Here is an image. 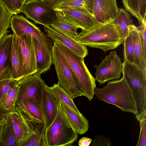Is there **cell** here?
<instances>
[{
    "mask_svg": "<svg viewBox=\"0 0 146 146\" xmlns=\"http://www.w3.org/2000/svg\"><path fill=\"white\" fill-rule=\"evenodd\" d=\"M46 129L45 123L38 124L33 133L22 146H46L45 139Z\"/></svg>",
    "mask_w": 146,
    "mask_h": 146,
    "instance_id": "cell-25",
    "label": "cell"
},
{
    "mask_svg": "<svg viewBox=\"0 0 146 146\" xmlns=\"http://www.w3.org/2000/svg\"><path fill=\"white\" fill-rule=\"evenodd\" d=\"M94 94L99 100L115 106L123 111L136 113L134 98L123 75L119 80L108 82L102 88L96 87Z\"/></svg>",
    "mask_w": 146,
    "mask_h": 146,
    "instance_id": "cell-2",
    "label": "cell"
},
{
    "mask_svg": "<svg viewBox=\"0 0 146 146\" xmlns=\"http://www.w3.org/2000/svg\"><path fill=\"white\" fill-rule=\"evenodd\" d=\"M19 89V86L16 85L11 88L7 95L0 100V106L9 112L15 108Z\"/></svg>",
    "mask_w": 146,
    "mask_h": 146,
    "instance_id": "cell-29",
    "label": "cell"
},
{
    "mask_svg": "<svg viewBox=\"0 0 146 146\" xmlns=\"http://www.w3.org/2000/svg\"><path fill=\"white\" fill-rule=\"evenodd\" d=\"M13 34L10 67L12 79L17 82L22 79V71L21 58L16 36Z\"/></svg>",
    "mask_w": 146,
    "mask_h": 146,
    "instance_id": "cell-21",
    "label": "cell"
},
{
    "mask_svg": "<svg viewBox=\"0 0 146 146\" xmlns=\"http://www.w3.org/2000/svg\"><path fill=\"white\" fill-rule=\"evenodd\" d=\"M62 110L69 123L78 134L85 133L89 128L88 121L81 113H78L60 101Z\"/></svg>",
    "mask_w": 146,
    "mask_h": 146,
    "instance_id": "cell-19",
    "label": "cell"
},
{
    "mask_svg": "<svg viewBox=\"0 0 146 146\" xmlns=\"http://www.w3.org/2000/svg\"><path fill=\"white\" fill-rule=\"evenodd\" d=\"M112 21L124 38L128 35V26L133 23V20L128 12L123 8L119 9Z\"/></svg>",
    "mask_w": 146,
    "mask_h": 146,
    "instance_id": "cell-26",
    "label": "cell"
},
{
    "mask_svg": "<svg viewBox=\"0 0 146 146\" xmlns=\"http://www.w3.org/2000/svg\"><path fill=\"white\" fill-rule=\"evenodd\" d=\"M9 112L0 106V124L5 122L8 119Z\"/></svg>",
    "mask_w": 146,
    "mask_h": 146,
    "instance_id": "cell-39",
    "label": "cell"
},
{
    "mask_svg": "<svg viewBox=\"0 0 146 146\" xmlns=\"http://www.w3.org/2000/svg\"><path fill=\"white\" fill-rule=\"evenodd\" d=\"M25 2V0H0V3L13 15L21 12Z\"/></svg>",
    "mask_w": 146,
    "mask_h": 146,
    "instance_id": "cell-32",
    "label": "cell"
},
{
    "mask_svg": "<svg viewBox=\"0 0 146 146\" xmlns=\"http://www.w3.org/2000/svg\"><path fill=\"white\" fill-rule=\"evenodd\" d=\"M137 27L139 32L144 52L146 54V20Z\"/></svg>",
    "mask_w": 146,
    "mask_h": 146,
    "instance_id": "cell-37",
    "label": "cell"
},
{
    "mask_svg": "<svg viewBox=\"0 0 146 146\" xmlns=\"http://www.w3.org/2000/svg\"><path fill=\"white\" fill-rule=\"evenodd\" d=\"M93 5V0H71L55 6L53 8L57 11L72 8H82L92 14Z\"/></svg>",
    "mask_w": 146,
    "mask_h": 146,
    "instance_id": "cell-27",
    "label": "cell"
},
{
    "mask_svg": "<svg viewBox=\"0 0 146 146\" xmlns=\"http://www.w3.org/2000/svg\"><path fill=\"white\" fill-rule=\"evenodd\" d=\"M57 14L58 19L50 26L58 31L78 42V33L77 32V30L78 27L65 18L60 11H57Z\"/></svg>",
    "mask_w": 146,
    "mask_h": 146,
    "instance_id": "cell-22",
    "label": "cell"
},
{
    "mask_svg": "<svg viewBox=\"0 0 146 146\" xmlns=\"http://www.w3.org/2000/svg\"><path fill=\"white\" fill-rule=\"evenodd\" d=\"M93 5L92 15L100 23L112 20L118 12L116 0H93Z\"/></svg>",
    "mask_w": 146,
    "mask_h": 146,
    "instance_id": "cell-14",
    "label": "cell"
},
{
    "mask_svg": "<svg viewBox=\"0 0 146 146\" xmlns=\"http://www.w3.org/2000/svg\"><path fill=\"white\" fill-rule=\"evenodd\" d=\"M37 72L41 74L48 71L53 63L52 49L43 46L34 38Z\"/></svg>",
    "mask_w": 146,
    "mask_h": 146,
    "instance_id": "cell-20",
    "label": "cell"
},
{
    "mask_svg": "<svg viewBox=\"0 0 146 146\" xmlns=\"http://www.w3.org/2000/svg\"><path fill=\"white\" fill-rule=\"evenodd\" d=\"M21 12L35 23L51 26L58 19L57 11L41 0H30L24 3Z\"/></svg>",
    "mask_w": 146,
    "mask_h": 146,
    "instance_id": "cell-7",
    "label": "cell"
},
{
    "mask_svg": "<svg viewBox=\"0 0 146 146\" xmlns=\"http://www.w3.org/2000/svg\"><path fill=\"white\" fill-rule=\"evenodd\" d=\"M10 27L16 36L28 35L33 36L44 47L52 49V41L33 23L22 15H13L11 22Z\"/></svg>",
    "mask_w": 146,
    "mask_h": 146,
    "instance_id": "cell-9",
    "label": "cell"
},
{
    "mask_svg": "<svg viewBox=\"0 0 146 146\" xmlns=\"http://www.w3.org/2000/svg\"><path fill=\"white\" fill-rule=\"evenodd\" d=\"M44 28L46 35L54 42L65 46L76 55L83 58L88 54L86 46L56 30L50 26H44Z\"/></svg>",
    "mask_w": 146,
    "mask_h": 146,
    "instance_id": "cell-13",
    "label": "cell"
},
{
    "mask_svg": "<svg viewBox=\"0 0 146 146\" xmlns=\"http://www.w3.org/2000/svg\"><path fill=\"white\" fill-rule=\"evenodd\" d=\"M140 132L137 146H146V118L139 121Z\"/></svg>",
    "mask_w": 146,
    "mask_h": 146,
    "instance_id": "cell-35",
    "label": "cell"
},
{
    "mask_svg": "<svg viewBox=\"0 0 146 146\" xmlns=\"http://www.w3.org/2000/svg\"><path fill=\"white\" fill-rule=\"evenodd\" d=\"M48 5L53 8L55 6L71 0H41Z\"/></svg>",
    "mask_w": 146,
    "mask_h": 146,
    "instance_id": "cell-38",
    "label": "cell"
},
{
    "mask_svg": "<svg viewBox=\"0 0 146 146\" xmlns=\"http://www.w3.org/2000/svg\"><path fill=\"white\" fill-rule=\"evenodd\" d=\"M122 72L131 92L136 105L146 102V76L135 64L124 61Z\"/></svg>",
    "mask_w": 146,
    "mask_h": 146,
    "instance_id": "cell-6",
    "label": "cell"
},
{
    "mask_svg": "<svg viewBox=\"0 0 146 146\" xmlns=\"http://www.w3.org/2000/svg\"><path fill=\"white\" fill-rule=\"evenodd\" d=\"M122 63L115 51H111L101 63L94 67L96 69L95 79L102 85L111 80L119 79Z\"/></svg>",
    "mask_w": 146,
    "mask_h": 146,
    "instance_id": "cell-10",
    "label": "cell"
},
{
    "mask_svg": "<svg viewBox=\"0 0 146 146\" xmlns=\"http://www.w3.org/2000/svg\"><path fill=\"white\" fill-rule=\"evenodd\" d=\"M125 10L135 17L140 25L146 20V0H122Z\"/></svg>",
    "mask_w": 146,
    "mask_h": 146,
    "instance_id": "cell-23",
    "label": "cell"
},
{
    "mask_svg": "<svg viewBox=\"0 0 146 146\" xmlns=\"http://www.w3.org/2000/svg\"><path fill=\"white\" fill-rule=\"evenodd\" d=\"M13 34H7L0 42V75L10 66Z\"/></svg>",
    "mask_w": 146,
    "mask_h": 146,
    "instance_id": "cell-24",
    "label": "cell"
},
{
    "mask_svg": "<svg viewBox=\"0 0 146 146\" xmlns=\"http://www.w3.org/2000/svg\"><path fill=\"white\" fill-rule=\"evenodd\" d=\"M13 15L0 3V42L9 31L12 17Z\"/></svg>",
    "mask_w": 146,
    "mask_h": 146,
    "instance_id": "cell-30",
    "label": "cell"
},
{
    "mask_svg": "<svg viewBox=\"0 0 146 146\" xmlns=\"http://www.w3.org/2000/svg\"><path fill=\"white\" fill-rule=\"evenodd\" d=\"M16 106L29 122L35 125L45 123L42 109L32 99L25 100Z\"/></svg>",
    "mask_w": 146,
    "mask_h": 146,
    "instance_id": "cell-18",
    "label": "cell"
},
{
    "mask_svg": "<svg viewBox=\"0 0 146 146\" xmlns=\"http://www.w3.org/2000/svg\"><path fill=\"white\" fill-rule=\"evenodd\" d=\"M16 37L21 56L22 79L37 72L34 39L28 35Z\"/></svg>",
    "mask_w": 146,
    "mask_h": 146,
    "instance_id": "cell-11",
    "label": "cell"
},
{
    "mask_svg": "<svg viewBox=\"0 0 146 146\" xmlns=\"http://www.w3.org/2000/svg\"><path fill=\"white\" fill-rule=\"evenodd\" d=\"M60 100L46 85L44 89L42 97V110L46 128L53 122L58 112Z\"/></svg>",
    "mask_w": 146,
    "mask_h": 146,
    "instance_id": "cell-15",
    "label": "cell"
},
{
    "mask_svg": "<svg viewBox=\"0 0 146 146\" xmlns=\"http://www.w3.org/2000/svg\"><path fill=\"white\" fill-rule=\"evenodd\" d=\"M128 35L131 38L133 47L134 63L137 66L146 76V54L143 49L139 32L132 23L128 26Z\"/></svg>",
    "mask_w": 146,
    "mask_h": 146,
    "instance_id": "cell-17",
    "label": "cell"
},
{
    "mask_svg": "<svg viewBox=\"0 0 146 146\" xmlns=\"http://www.w3.org/2000/svg\"><path fill=\"white\" fill-rule=\"evenodd\" d=\"M50 88L51 91L61 101L70 106L76 111L80 113L73 102V99L59 85L58 83L54 84Z\"/></svg>",
    "mask_w": 146,
    "mask_h": 146,
    "instance_id": "cell-31",
    "label": "cell"
},
{
    "mask_svg": "<svg viewBox=\"0 0 146 146\" xmlns=\"http://www.w3.org/2000/svg\"></svg>",
    "mask_w": 146,
    "mask_h": 146,
    "instance_id": "cell-43",
    "label": "cell"
},
{
    "mask_svg": "<svg viewBox=\"0 0 146 146\" xmlns=\"http://www.w3.org/2000/svg\"><path fill=\"white\" fill-rule=\"evenodd\" d=\"M6 122L0 124V146L1 142V138L2 134L5 127Z\"/></svg>",
    "mask_w": 146,
    "mask_h": 146,
    "instance_id": "cell-41",
    "label": "cell"
},
{
    "mask_svg": "<svg viewBox=\"0 0 146 146\" xmlns=\"http://www.w3.org/2000/svg\"><path fill=\"white\" fill-rule=\"evenodd\" d=\"M9 116L15 131L17 146H22L38 124H34L28 121L16 105L13 111L9 112Z\"/></svg>",
    "mask_w": 146,
    "mask_h": 146,
    "instance_id": "cell-12",
    "label": "cell"
},
{
    "mask_svg": "<svg viewBox=\"0 0 146 146\" xmlns=\"http://www.w3.org/2000/svg\"><path fill=\"white\" fill-rule=\"evenodd\" d=\"M92 141V139L84 137L79 140L78 144L80 146H89Z\"/></svg>",
    "mask_w": 146,
    "mask_h": 146,
    "instance_id": "cell-40",
    "label": "cell"
},
{
    "mask_svg": "<svg viewBox=\"0 0 146 146\" xmlns=\"http://www.w3.org/2000/svg\"><path fill=\"white\" fill-rule=\"evenodd\" d=\"M55 43L62 56L73 73L85 96L90 101L94 95L96 80L92 75L84 61V58L76 54L65 46Z\"/></svg>",
    "mask_w": 146,
    "mask_h": 146,
    "instance_id": "cell-3",
    "label": "cell"
},
{
    "mask_svg": "<svg viewBox=\"0 0 146 146\" xmlns=\"http://www.w3.org/2000/svg\"><path fill=\"white\" fill-rule=\"evenodd\" d=\"M17 146L16 138L12 122L9 116L1 138L0 146Z\"/></svg>",
    "mask_w": 146,
    "mask_h": 146,
    "instance_id": "cell-28",
    "label": "cell"
},
{
    "mask_svg": "<svg viewBox=\"0 0 146 146\" xmlns=\"http://www.w3.org/2000/svg\"><path fill=\"white\" fill-rule=\"evenodd\" d=\"M26 1L27 0H25Z\"/></svg>",
    "mask_w": 146,
    "mask_h": 146,
    "instance_id": "cell-42",
    "label": "cell"
},
{
    "mask_svg": "<svg viewBox=\"0 0 146 146\" xmlns=\"http://www.w3.org/2000/svg\"><path fill=\"white\" fill-rule=\"evenodd\" d=\"M52 50L53 63L60 86L73 99L78 96H85L84 91L55 42Z\"/></svg>",
    "mask_w": 146,
    "mask_h": 146,
    "instance_id": "cell-5",
    "label": "cell"
},
{
    "mask_svg": "<svg viewBox=\"0 0 146 146\" xmlns=\"http://www.w3.org/2000/svg\"><path fill=\"white\" fill-rule=\"evenodd\" d=\"M41 75L36 72L17 82L19 89L16 105L25 100L31 98L36 102L42 110V95L46 84L41 78Z\"/></svg>",
    "mask_w": 146,
    "mask_h": 146,
    "instance_id": "cell-8",
    "label": "cell"
},
{
    "mask_svg": "<svg viewBox=\"0 0 146 146\" xmlns=\"http://www.w3.org/2000/svg\"><path fill=\"white\" fill-rule=\"evenodd\" d=\"M92 144V146H111V142L107 137L102 135H98L95 137Z\"/></svg>",
    "mask_w": 146,
    "mask_h": 146,
    "instance_id": "cell-36",
    "label": "cell"
},
{
    "mask_svg": "<svg viewBox=\"0 0 146 146\" xmlns=\"http://www.w3.org/2000/svg\"><path fill=\"white\" fill-rule=\"evenodd\" d=\"M17 82L11 78L0 80V100L7 95L11 88L17 85Z\"/></svg>",
    "mask_w": 146,
    "mask_h": 146,
    "instance_id": "cell-34",
    "label": "cell"
},
{
    "mask_svg": "<svg viewBox=\"0 0 146 146\" xmlns=\"http://www.w3.org/2000/svg\"><path fill=\"white\" fill-rule=\"evenodd\" d=\"M78 137V134L69 123L62 110L60 101L56 117L46 128V146H71L77 140Z\"/></svg>",
    "mask_w": 146,
    "mask_h": 146,
    "instance_id": "cell-4",
    "label": "cell"
},
{
    "mask_svg": "<svg viewBox=\"0 0 146 146\" xmlns=\"http://www.w3.org/2000/svg\"><path fill=\"white\" fill-rule=\"evenodd\" d=\"M60 11L65 18L82 30L92 27L97 22L92 14L83 9L72 8Z\"/></svg>",
    "mask_w": 146,
    "mask_h": 146,
    "instance_id": "cell-16",
    "label": "cell"
},
{
    "mask_svg": "<svg viewBox=\"0 0 146 146\" xmlns=\"http://www.w3.org/2000/svg\"><path fill=\"white\" fill-rule=\"evenodd\" d=\"M112 20L104 23L97 21L92 27L82 30L78 33V42L104 52L117 48L123 43L124 38Z\"/></svg>",
    "mask_w": 146,
    "mask_h": 146,
    "instance_id": "cell-1",
    "label": "cell"
},
{
    "mask_svg": "<svg viewBox=\"0 0 146 146\" xmlns=\"http://www.w3.org/2000/svg\"><path fill=\"white\" fill-rule=\"evenodd\" d=\"M123 43L124 46V61L134 63V50L131 37L128 35L124 38Z\"/></svg>",
    "mask_w": 146,
    "mask_h": 146,
    "instance_id": "cell-33",
    "label": "cell"
}]
</instances>
